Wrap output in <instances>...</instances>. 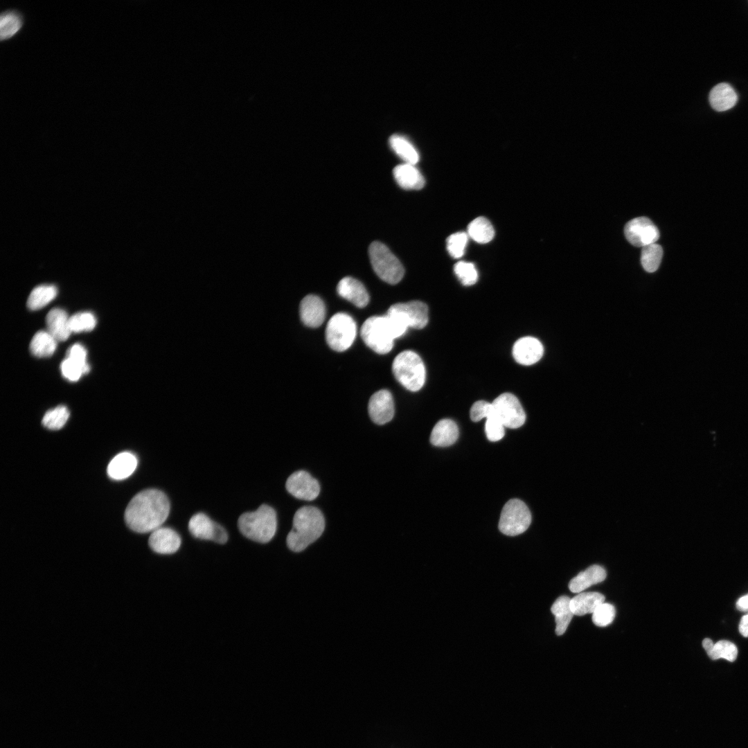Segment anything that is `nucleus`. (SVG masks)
I'll return each mask as SVG.
<instances>
[{"label":"nucleus","mask_w":748,"mask_h":748,"mask_svg":"<svg viewBox=\"0 0 748 748\" xmlns=\"http://www.w3.org/2000/svg\"><path fill=\"white\" fill-rule=\"evenodd\" d=\"M170 512L166 495L157 489H147L137 493L129 502L125 521L137 533L152 532L166 521Z\"/></svg>","instance_id":"obj_1"},{"label":"nucleus","mask_w":748,"mask_h":748,"mask_svg":"<svg viewBox=\"0 0 748 748\" xmlns=\"http://www.w3.org/2000/svg\"><path fill=\"white\" fill-rule=\"evenodd\" d=\"M324 528L325 519L319 509L314 506L300 508L294 514L287 545L292 551H302L322 535Z\"/></svg>","instance_id":"obj_2"},{"label":"nucleus","mask_w":748,"mask_h":748,"mask_svg":"<svg viewBox=\"0 0 748 748\" xmlns=\"http://www.w3.org/2000/svg\"><path fill=\"white\" fill-rule=\"evenodd\" d=\"M238 524L240 531L246 537L254 542L267 543L276 531V513L271 506L262 504L253 512L241 515Z\"/></svg>","instance_id":"obj_3"},{"label":"nucleus","mask_w":748,"mask_h":748,"mask_svg":"<svg viewBox=\"0 0 748 748\" xmlns=\"http://www.w3.org/2000/svg\"><path fill=\"white\" fill-rule=\"evenodd\" d=\"M393 373L404 388L411 391H418L424 385L426 371L420 356L412 350L399 353L392 364Z\"/></svg>","instance_id":"obj_4"},{"label":"nucleus","mask_w":748,"mask_h":748,"mask_svg":"<svg viewBox=\"0 0 748 748\" xmlns=\"http://www.w3.org/2000/svg\"><path fill=\"white\" fill-rule=\"evenodd\" d=\"M361 337L368 347L380 355L389 353L396 339L386 314L368 318L362 326Z\"/></svg>","instance_id":"obj_5"},{"label":"nucleus","mask_w":748,"mask_h":748,"mask_svg":"<svg viewBox=\"0 0 748 748\" xmlns=\"http://www.w3.org/2000/svg\"><path fill=\"white\" fill-rule=\"evenodd\" d=\"M368 254L374 271L382 280L395 285L402 280L403 266L385 244L377 241L372 242Z\"/></svg>","instance_id":"obj_6"},{"label":"nucleus","mask_w":748,"mask_h":748,"mask_svg":"<svg viewBox=\"0 0 748 748\" xmlns=\"http://www.w3.org/2000/svg\"><path fill=\"white\" fill-rule=\"evenodd\" d=\"M357 332L356 323L348 314L339 312L328 321L326 328V339L329 347L337 352L349 348Z\"/></svg>","instance_id":"obj_7"},{"label":"nucleus","mask_w":748,"mask_h":748,"mask_svg":"<svg viewBox=\"0 0 748 748\" xmlns=\"http://www.w3.org/2000/svg\"><path fill=\"white\" fill-rule=\"evenodd\" d=\"M531 522V512L525 503L517 499H512L502 508L499 528L506 535L515 536L526 531Z\"/></svg>","instance_id":"obj_8"},{"label":"nucleus","mask_w":748,"mask_h":748,"mask_svg":"<svg viewBox=\"0 0 748 748\" xmlns=\"http://www.w3.org/2000/svg\"><path fill=\"white\" fill-rule=\"evenodd\" d=\"M495 413L505 427L516 429L524 425L526 414L519 400L513 394L504 393L492 402Z\"/></svg>","instance_id":"obj_9"},{"label":"nucleus","mask_w":748,"mask_h":748,"mask_svg":"<svg viewBox=\"0 0 748 748\" xmlns=\"http://www.w3.org/2000/svg\"><path fill=\"white\" fill-rule=\"evenodd\" d=\"M627 241L635 247H644L655 243L659 238V231L648 217H639L629 221L624 228Z\"/></svg>","instance_id":"obj_10"},{"label":"nucleus","mask_w":748,"mask_h":748,"mask_svg":"<svg viewBox=\"0 0 748 748\" xmlns=\"http://www.w3.org/2000/svg\"><path fill=\"white\" fill-rule=\"evenodd\" d=\"M188 529L193 537L200 540H213L219 544H224L228 540L226 530L202 513L190 519Z\"/></svg>","instance_id":"obj_11"},{"label":"nucleus","mask_w":748,"mask_h":748,"mask_svg":"<svg viewBox=\"0 0 748 748\" xmlns=\"http://www.w3.org/2000/svg\"><path fill=\"white\" fill-rule=\"evenodd\" d=\"M287 490L297 499L312 501L320 492V486L317 479L304 470L292 473L287 479Z\"/></svg>","instance_id":"obj_12"},{"label":"nucleus","mask_w":748,"mask_h":748,"mask_svg":"<svg viewBox=\"0 0 748 748\" xmlns=\"http://www.w3.org/2000/svg\"><path fill=\"white\" fill-rule=\"evenodd\" d=\"M368 411L371 419L377 425H384L391 421L394 415L391 393L386 389L375 392L369 400Z\"/></svg>","instance_id":"obj_13"},{"label":"nucleus","mask_w":748,"mask_h":748,"mask_svg":"<svg viewBox=\"0 0 748 748\" xmlns=\"http://www.w3.org/2000/svg\"><path fill=\"white\" fill-rule=\"evenodd\" d=\"M389 308L397 312L409 327L421 329L428 322V308L427 305L422 301H411L407 303H398L392 305Z\"/></svg>","instance_id":"obj_14"},{"label":"nucleus","mask_w":748,"mask_h":748,"mask_svg":"<svg viewBox=\"0 0 748 748\" xmlns=\"http://www.w3.org/2000/svg\"><path fill=\"white\" fill-rule=\"evenodd\" d=\"M544 348L536 338L524 337L519 339L513 347V356L515 361L522 365H531L542 357Z\"/></svg>","instance_id":"obj_15"},{"label":"nucleus","mask_w":748,"mask_h":748,"mask_svg":"<svg viewBox=\"0 0 748 748\" xmlns=\"http://www.w3.org/2000/svg\"><path fill=\"white\" fill-rule=\"evenodd\" d=\"M178 533L170 528L159 527L153 531L148 544L151 549L159 554H172L178 551L181 545Z\"/></svg>","instance_id":"obj_16"},{"label":"nucleus","mask_w":748,"mask_h":748,"mask_svg":"<svg viewBox=\"0 0 748 748\" xmlns=\"http://www.w3.org/2000/svg\"><path fill=\"white\" fill-rule=\"evenodd\" d=\"M300 317L302 322L310 328L320 326L326 317V307L323 301L319 296L309 294L305 296L300 304Z\"/></svg>","instance_id":"obj_17"},{"label":"nucleus","mask_w":748,"mask_h":748,"mask_svg":"<svg viewBox=\"0 0 748 748\" xmlns=\"http://www.w3.org/2000/svg\"><path fill=\"white\" fill-rule=\"evenodd\" d=\"M337 290L340 296L358 308L366 307L369 301V296L364 285L352 277L343 278L339 282Z\"/></svg>","instance_id":"obj_18"},{"label":"nucleus","mask_w":748,"mask_h":748,"mask_svg":"<svg viewBox=\"0 0 748 748\" xmlns=\"http://www.w3.org/2000/svg\"><path fill=\"white\" fill-rule=\"evenodd\" d=\"M393 174L397 184L403 189L418 190L425 185V179L415 165L407 163L398 165Z\"/></svg>","instance_id":"obj_19"},{"label":"nucleus","mask_w":748,"mask_h":748,"mask_svg":"<svg viewBox=\"0 0 748 748\" xmlns=\"http://www.w3.org/2000/svg\"><path fill=\"white\" fill-rule=\"evenodd\" d=\"M69 321V317L65 310L53 308L46 317L47 332L58 341L66 340L71 333Z\"/></svg>","instance_id":"obj_20"},{"label":"nucleus","mask_w":748,"mask_h":748,"mask_svg":"<svg viewBox=\"0 0 748 748\" xmlns=\"http://www.w3.org/2000/svg\"><path fill=\"white\" fill-rule=\"evenodd\" d=\"M137 458L128 452L115 456L107 467V474L113 479L121 480L130 477L136 468Z\"/></svg>","instance_id":"obj_21"},{"label":"nucleus","mask_w":748,"mask_h":748,"mask_svg":"<svg viewBox=\"0 0 748 748\" xmlns=\"http://www.w3.org/2000/svg\"><path fill=\"white\" fill-rule=\"evenodd\" d=\"M606 576L604 568L596 564L591 565L570 580L569 589L573 593H580L590 586L603 582Z\"/></svg>","instance_id":"obj_22"},{"label":"nucleus","mask_w":748,"mask_h":748,"mask_svg":"<svg viewBox=\"0 0 748 748\" xmlns=\"http://www.w3.org/2000/svg\"><path fill=\"white\" fill-rule=\"evenodd\" d=\"M737 101L738 95L736 91L726 82L718 84L709 93L711 106L718 112H724L731 109Z\"/></svg>","instance_id":"obj_23"},{"label":"nucleus","mask_w":748,"mask_h":748,"mask_svg":"<svg viewBox=\"0 0 748 748\" xmlns=\"http://www.w3.org/2000/svg\"><path fill=\"white\" fill-rule=\"evenodd\" d=\"M458 437V428L450 419L439 420L434 427L431 435V443L437 447H448L454 444Z\"/></svg>","instance_id":"obj_24"},{"label":"nucleus","mask_w":748,"mask_h":748,"mask_svg":"<svg viewBox=\"0 0 748 748\" xmlns=\"http://www.w3.org/2000/svg\"><path fill=\"white\" fill-rule=\"evenodd\" d=\"M605 602V596L598 592H580L571 598L570 607L576 616L592 614Z\"/></svg>","instance_id":"obj_25"},{"label":"nucleus","mask_w":748,"mask_h":748,"mask_svg":"<svg viewBox=\"0 0 748 748\" xmlns=\"http://www.w3.org/2000/svg\"><path fill=\"white\" fill-rule=\"evenodd\" d=\"M571 598L566 596L559 597L551 606V611L555 616L556 623L555 633L562 635L567 630L574 616L570 607Z\"/></svg>","instance_id":"obj_26"},{"label":"nucleus","mask_w":748,"mask_h":748,"mask_svg":"<svg viewBox=\"0 0 748 748\" xmlns=\"http://www.w3.org/2000/svg\"><path fill=\"white\" fill-rule=\"evenodd\" d=\"M702 646L713 660L724 658L732 662L737 657V647L729 641L721 640L714 644L711 639L706 638L702 641Z\"/></svg>","instance_id":"obj_27"},{"label":"nucleus","mask_w":748,"mask_h":748,"mask_svg":"<svg viewBox=\"0 0 748 748\" xmlns=\"http://www.w3.org/2000/svg\"><path fill=\"white\" fill-rule=\"evenodd\" d=\"M57 341L47 331H38L30 341V350L37 357H50L55 351Z\"/></svg>","instance_id":"obj_28"},{"label":"nucleus","mask_w":748,"mask_h":748,"mask_svg":"<svg viewBox=\"0 0 748 748\" xmlns=\"http://www.w3.org/2000/svg\"><path fill=\"white\" fill-rule=\"evenodd\" d=\"M21 14L15 10L3 11L0 16V38L7 40L16 35L23 25Z\"/></svg>","instance_id":"obj_29"},{"label":"nucleus","mask_w":748,"mask_h":748,"mask_svg":"<svg viewBox=\"0 0 748 748\" xmlns=\"http://www.w3.org/2000/svg\"><path fill=\"white\" fill-rule=\"evenodd\" d=\"M57 294V290L55 285H39L31 291L27 300V307L31 310L41 309L53 300Z\"/></svg>","instance_id":"obj_30"},{"label":"nucleus","mask_w":748,"mask_h":748,"mask_svg":"<svg viewBox=\"0 0 748 748\" xmlns=\"http://www.w3.org/2000/svg\"><path fill=\"white\" fill-rule=\"evenodd\" d=\"M467 233L475 242L484 244L492 240L495 230L488 219L484 217H478L469 224Z\"/></svg>","instance_id":"obj_31"},{"label":"nucleus","mask_w":748,"mask_h":748,"mask_svg":"<svg viewBox=\"0 0 748 748\" xmlns=\"http://www.w3.org/2000/svg\"><path fill=\"white\" fill-rule=\"evenodd\" d=\"M392 150L407 163L415 165L419 160V154L414 146L405 138L393 135L389 139Z\"/></svg>","instance_id":"obj_32"},{"label":"nucleus","mask_w":748,"mask_h":748,"mask_svg":"<svg viewBox=\"0 0 748 748\" xmlns=\"http://www.w3.org/2000/svg\"><path fill=\"white\" fill-rule=\"evenodd\" d=\"M663 256L662 247L652 243L642 247L641 262L643 269L648 272H654L659 268Z\"/></svg>","instance_id":"obj_33"},{"label":"nucleus","mask_w":748,"mask_h":748,"mask_svg":"<svg viewBox=\"0 0 748 748\" xmlns=\"http://www.w3.org/2000/svg\"><path fill=\"white\" fill-rule=\"evenodd\" d=\"M69 417L68 409L63 405L48 410L44 416L42 425L51 430L61 429L66 422Z\"/></svg>","instance_id":"obj_34"},{"label":"nucleus","mask_w":748,"mask_h":748,"mask_svg":"<svg viewBox=\"0 0 748 748\" xmlns=\"http://www.w3.org/2000/svg\"><path fill=\"white\" fill-rule=\"evenodd\" d=\"M69 327L71 332H80L92 330L96 324L95 316L89 312H78L69 317Z\"/></svg>","instance_id":"obj_35"},{"label":"nucleus","mask_w":748,"mask_h":748,"mask_svg":"<svg viewBox=\"0 0 748 748\" xmlns=\"http://www.w3.org/2000/svg\"><path fill=\"white\" fill-rule=\"evenodd\" d=\"M454 269L455 274L463 285L470 286L477 283L478 272L473 263L459 261L455 264Z\"/></svg>","instance_id":"obj_36"},{"label":"nucleus","mask_w":748,"mask_h":748,"mask_svg":"<svg viewBox=\"0 0 748 748\" xmlns=\"http://www.w3.org/2000/svg\"><path fill=\"white\" fill-rule=\"evenodd\" d=\"M468 236L465 232H457L449 235L447 239V249L454 258H459L465 253Z\"/></svg>","instance_id":"obj_37"},{"label":"nucleus","mask_w":748,"mask_h":748,"mask_svg":"<svg viewBox=\"0 0 748 748\" xmlns=\"http://www.w3.org/2000/svg\"><path fill=\"white\" fill-rule=\"evenodd\" d=\"M615 615L614 606L604 602L592 613V621L596 626L605 627L612 623Z\"/></svg>","instance_id":"obj_38"},{"label":"nucleus","mask_w":748,"mask_h":748,"mask_svg":"<svg viewBox=\"0 0 748 748\" xmlns=\"http://www.w3.org/2000/svg\"><path fill=\"white\" fill-rule=\"evenodd\" d=\"M505 427L495 413L486 418L485 431L488 439L492 442L501 440L505 435Z\"/></svg>","instance_id":"obj_39"},{"label":"nucleus","mask_w":748,"mask_h":748,"mask_svg":"<svg viewBox=\"0 0 748 748\" xmlns=\"http://www.w3.org/2000/svg\"><path fill=\"white\" fill-rule=\"evenodd\" d=\"M60 368L62 375L71 382L78 381L87 373L83 366L69 357L62 361Z\"/></svg>","instance_id":"obj_40"},{"label":"nucleus","mask_w":748,"mask_h":748,"mask_svg":"<svg viewBox=\"0 0 748 748\" xmlns=\"http://www.w3.org/2000/svg\"><path fill=\"white\" fill-rule=\"evenodd\" d=\"M494 413V407L492 403L484 400H479L473 404L470 409V418L474 422H478L482 418H487Z\"/></svg>","instance_id":"obj_41"},{"label":"nucleus","mask_w":748,"mask_h":748,"mask_svg":"<svg viewBox=\"0 0 748 748\" xmlns=\"http://www.w3.org/2000/svg\"><path fill=\"white\" fill-rule=\"evenodd\" d=\"M66 355V357L73 359L83 366L87 373L89 372L90 367L86 360L87 350L82 345L80 344H73L68 350Z\"/></svg>","instance_id":"obj_42"},{"label":"nucleus","mask_w":748,"mask_h":748,"mask_svg":"<svg viewBox=\"0 0 748 748\" xmlns=\"http://www.w3.org/2000/svg\"><path fill=\"white\" fill-rule=\"evenodd\" d=\"M739 632L745 637H748V614L743 616L739 623Z\"/></svg>","instance_id":"obj_43"},{"label":"nucleus","mask_w":748,"mask_h":748,"mask_svg":"<svg viewBox=\"0 0 748 748\" xmlns=\"http://www.w3.org/2000/svg\"><path fill=\"white\" fill-rule=\"evenodd\" d=\"M736 607L738 610L748 611V594L740 597L736 602Z\"/></svg>","instance_id":"obj_44"}]
</instances>
